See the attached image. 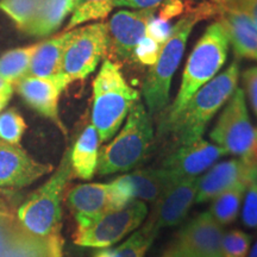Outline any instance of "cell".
<instances>
[{"label": "cell", "mask_w": 257, "mask_h": 257, "mask_svg": "<svg viewBox=\"0 0 257 257\" xmlns=\"http://www.w3.org/2000/svg\"><path fill=\"white\" fill-rule=\"evenodd\" d=\"M214 16L216 5L212 0H204L197 5L193 3L174 24L172 36L163 44L159 60L152 66L143 85L148 113H159L168 105L172 79L184 56L193 28L198 22L214 18Z\"/></svg>", "instance_id": "obj_1"}, {"label": "cell", "mask_w": 257, "mask_h": 257, "mask_svg": "<svg viewBox=\"0 0 257 257\" xmlns=\"http://www.w3.org/2000/svg\"><path fill=\"white\" fill-rule=\"evenodd\" d=\"M229 44L225 30L218 22L208 25L188 57L178 95L167 112L161 131L168 130L178 119L192 96L217 76L226 62Z\"/></svg>", "instance_id": "obj_2"}, {"label": "cell", "mask_w": 257, "mask_h": 257, "mask_svg": "<svg viewBox=\"0 0 257 257\" xmlns=\"http://www.w3.org/2000/svg\"><path fill=\"white\" fill-rule=\"evenodd\" d=\"M138 100L140 92L128 85L119 64L106 59L93 81L92 125L100 143L117 134Z\"/></svg>", "instance_id": "obj_3"}, {"label": "cell", "mask_w": 257, "mask_h": 257, "mask_svg": "<svg viewBox=\"0 0 257 257\" xmlns=\"http://www.w3.org/2000/svg\"><path fill=\"white\" fill-rule=\"evenodd\" d=\"M238 79L239 64L233 61L223 73L214 76L192 96L175 123L167 131L175 134L181 146L201 140L208 121L236 91Z\"/></svg>", "instance_id": "obj_4"}, {"label": "cell", "mask_w": 257, "mask_h": 257, "mask_svg": "<svg viewBox=\"0 0 257 257\" xmlns=\"http://www.w3.org/2000/svg\"><path fill=\"white\" fill-rule=\"evenodd\" d=\"M154 141L150 114L138 100L127 114L126 123L112 142L99 150L96 170L100 175L124 173L146 160Z\"/></svg>", "instance_id": "obj_5"}, {"label": "cell", "mask_w": 257, "mask_h": 257, "mask_svg": "<svg viewBox=\"0 0 257 257\" xmlns=\"http://www.w3.org/2000/svg\"><path fill=\"white\" fill-rule=\"evenodd\" d=\"M72 178L70 148H68L56 172L18 208L17 219L28 232L41 237L61 234L62 199Z\"/></svg>", "instance_id": "obj_6"}, {"label": "cell", "mask_w": 257, "mask_h": 257, "mask_svg": "<svg viewBox=\"0 0 257 257\" xmlns=\"http://www.w3.org/2000/svg\"><path fill=\"white\" fill-rule=\"evenodd\" d=\"M64 48L57 79L66 89L76 80L94 72L107 49L106 23H93L73 29Z\"/></svg>", "instance_id": "obj_7"}, {"label": "cell", "mask_w": 257, "mask_h": 257, "mask_svg": "<svg viewBox=\"0 0 257 257\" xmlns=\"http://www.w3.org/2000/svg\"><path fill=\"white\" fill-rule=\"evenodd\" d=\"M210 138L226 155L240 159H257V131L252 126L242 88L236 91L226 102Z\"/></svg>", "instance_id": "obj_8"}, {"label": "cell", "mask_w": 257, "mask_h": 257, "mask_svg": "<svg viewBox=\"0 0 257 257\" xmlns=\"http://www.w3.org/2000/svg\"><path fill=\"white\" fill-rule=\"evenodd\" d=\"M148 213L146 202L134 200L88 221L76 224L74 243L87 248H110L143 223Z\"/></svg>", "instance_id": "obj_9"}, {"label": "cell", "mask_w": 257, "mask_h": 257, "mask_svg": "<svg viewBox=\"0 0 257 257\" xmlns=\"http://www.w3.org/2000/svg\"><path fill=\"white\" fill-rule=\"evenodd\" d=\"M157 9H144L127 11L120 10L111 16L106 23L107 49L110 59L115 61H133L136 46L146 36L150 19L155 16Z\"/></svg>", "instance_id": "obj_10"}, {"label": "cell", "mask_w": 257, "mask_h": 257, "mask_svg": "<svg viewBox=\"0 0 257 257\" xmlns=\"http://www.w3.org/2000/svg\"><path fill=\"white\" fill-rule=\"evenodd\" d=\"M174 182L165 169H142L121 175L110 182L112 207H124L134 200L157 202Z\"/></svg>", "instance_id": "obj_11"}, {"label": "cell", "mask_w": 257, "mask_h": 257, "mask_svg": "<svg viewBox=\"0 0 257 257\" xmlns=\"http://www.w3.org/2000/svg\"><path fill=\"white\" fill-rule=\"evenodd\" d=\"M226 153L216 144L199 140L187 146H181L176 152L168 156L163 163L172 182L199 178Z\"/></svg>", "instance_id": "obj_12"}, {"label": "cell", "mask_w": 257, "mask_h": 257, "mask_svg": "<svg viewBox=\"0 0 257 257\" xmlns=\"http://www.w3.org/2000/svg\"><path fill=\"white\" fill-rule=\"evenodd\" d=\"M53 166L38 162L19 144L0 141V187L23 188L49 174Z\"/></svg>", "instance_id": "obj_13"}, {"label": "cell", "mask_w": 257, "mask_h": 257, "mask_svg": "<svg viewBox=\"0 0 257 257\" xmlns=\"http://www.w3.org/2000/svg\"><path fill=\"white\" fill-rule=\"evenodd\" d=\"M216 5V22L226 34L234 55L257 60V29L250 18L231 0H212Z\"/></svg>", "instance_id": "obj_14"}, {"label": "cell", "mask_w": 257, "mask_h": 257, "mask_svg": "<svg viewBox=\"0 0 257 257\" xmlns=\"http://www.w3.org/2000/svg\"><path fill=\"white\" fill-rule=\"evenodd\" d=\"M257 170V159H233L212 166L205 175L199 178L195 202L213 200L221 193L242 182H249Z\"/></svg>", "instance_id": "obj_15"}, {"label": "cell", "mask_w": 257, "mask_h": 257, "mask_svg": "<svg viewBox=\"0 0 257 257\" xmlns=\"http://www.w3.org/2000/svg\"><path fill=\"white\" fill-rule=\"evenodd\" d=\"M224 229L207 212L193 218L178 234L175 245L193 257H223L221 240Z\"/></svg>", "instance_id": "obj_16"}, {"label": "cell", "mask_w": 257, "mask_h": 257, "mask_svg": "<svg viewBox=\"0 0 257 257\" xmlns=\"http://www.w3.org/2000/svg\"><path fill=\"white\" fill-rule=\"evenodd\" d=\"M17 91L30 107L55 123L63 134H67V128L59 113L60 96L64 91V87L57 76H25L17 83Z\"/></svg>", "instance_id": "obj_17"}, {"label": "cell", "mask_w": 257, "mask_h": 257, "mask_svg": "<svg viewBox=\"0 0 257 257\" xmlns=\"http://www.w3.org/2000/svg\"><path fill=\"white\" fill-rule=\"evenodd\" d=\"M199 178L180 180L172 184L156 202V216L152 217L157 229L181 224L195 202Z\"/></svg>", "instance_id": "obj_18"}, {"label": "cell", "mask_w": 257, "mask_h": 257, "mask_svg": "<svg viewBox=\"0 0 257 257\" xmlns=\"http://www.w3.org/2000/svg\"><path fill=\"white\" fill-rule=\"evenodd\" d=\"M67 204L76 224L88 221L113 210L110 184H82L74 186L67 194Z\"/></svg>", "instance_id": "obj_19"}, {"label": "cell", "mask_w": 257, "mask_h": 257, "mask_svg": "<svg viewBox=\"0 0 257 257\" xmlns=\"http://www.w3.org/2000/svg\"><path fill=\"white\" fill-rule=\"evenodd\" d=\"M62 249L63 239L61 234L36 236L28 232L21 225L4 257H62Z\"/></svg>", "instance_id": "obj_20"}, {"label": "cell", "mask_w": 257, "mask_h": 257, "mask_svg": "<svg viewBox=\"0 0 257 257\" xmlns=\"http://www.w3.org/2000/svg\"><path fill=\"white\" fill-rule=\"evenodd\" d=\"M100 140L95 127L87 125L82 131L74 147L70 149L73 176L81 180H91L98 167Z\"/></svg>", "instance_id": "obj_21"}, {"label": "cell", "mask_w": 257, "mask_h": 257, "mask_svg": "<svg viewBox=\"0 0 257 257\" xmlns=\"http://www.w3.org/2000/svg\"><path fill=\"white\" fill-rule=\"evenodd\" d=\"M69 36L70 31H64L61 35L38 44L27 76H36V78L56 76Z\"/></svg>", "instance_id": "obj_22"}, {"label": "cell", "mask_w": 257, "mask_h": 257, "mask_svg": "<svg viewBox=\"0 0 257 257\" xmlns=\"http://www.w3.org/2000/svg\"><path fill=\"white\" fill-rule=\"evenodd\" d=\"M73 11V0H41L38 11L25 34L44 37L54 34Z\"/></svg>", "instance_id": "obj_23"}, {"label": "cell", "mask_w": 257, "mask_h": 257, "mask_svg": "<svg viewBox=\"0 0 257 257\" xmlns=\"http://www.w3.org/2000/svg\"><path fill=\"white\" fill-rule=\"evenodd\" d=\"M157 232H159V229L156 227L155 223L150 219L119 246L101 250L96 252L94 257H144L155 240Z\"/></svg>", "instance_id": "obj_24"}, {"label": "cell", "mask_w": 257, "mask_h": 257, "mask_svg": "<svg viewBox=\"0 0 257 257\" xmlns=\"http://www.w3.org/2000/svg\"><path fill=\"white\" fill-rule=\"evenodd\" d=\"M250 181V180H249ZM249 182H242L229 191L221 193L217 198L212 200L208 213L219 223L221 226L229 225L236 221L238 218L240 205H242L244 193Z\"/></svg>", "instance_id": "obj_25"}, {"label": "cell", "mask_w": 257, "mask_h": 257, "mask_svg": "<svg viewBox=\"0 0 257 257\" xmlns=\"http://www.w3.org/2000/svg\"><path fill=\"white\" fill-rule=\"evenodd\" d=\"M38 44L10 50L0 57V78L15 85L28 75Z\"/></svg>", "instance_id": "obj_26"}, {"label": "cell", "mask_w": 257, "mask_h": 257, "mask_svg": "<svg viewBox=\"0 0 257 257\" xmlns=\"http://www.w3.org/2000/svg\"><path fill=\"white\" fill-rule=\"evenodd\" d=\"M115 8V0H73L72 17L66 31L92 21L104 19Z\"/></svg>", "instance_id": "obj_27"}, {"label": "cell", "mask_w": 257, "mask_h": 257, "mask_svg": "<svg viewBox=\"0 0 257 257\" xmlns=\"http://www.w3.org/2000/svg\"><path fill=\"white\" fill-rule=\"evenodd\" d=\"M40 3L41 0H0V10L25 32L36 17Z\"/></svg>", "instance_id": "obj_28"}, {"label": "cell", "mask_w": 257, "mask_h": 257, "mask_svg": "<svg viewBox=\"0 0 257 257\" xmlns=\"http://www.w3.org/2000/svg\"><path fill=\"white\" fill-rule=\"evenodd\" d=\"M27 130L24 118L15 108L0 113V141L9 144H19Z\"/></svg>", "instance_id": "obj_29"}, {"label": "cell", "mask_w": 257, "mask_h": 257, "mask_svg": "<svg viewBox=\"0 0 257 257\" xmlns=\"http://www.w3.org/2000/svg\"><path fill=\"white\" fill-rule=\"evenodd\" d=\"M251 237L240 230H231L224 233L221 240L223 257H248Z\"/></svg>", "instance_id": "obj_30"}, {"label": "cell", "mask_w": 257, "mask_h": 257, "mask_svg": "<svg viewBox=\"0 0 257 257\" xmlns=\"http://www.w3.org/2000/svg\"><path fill=\"white\" fill-rule=\"evenodd\" d=\"M243 200L242 223L246 229L257 232V170L246 186Z\"/></svg>", "instance_id": "obj_31"}, {"label": "cell", "mask_w": 257, "mask_h": 257, "mask_svg": "<svg viewBox=\"0 0 257 257\" xmlns=\"http://www.w3.org/2000/svg\"><path fill=\"white\" fill-rule=\"evenodd\" d=\"M163 46H160L152 38L144 36L138 42L133 54V61L143 66H154L159 60L161 49Z\"/></svg>", "instance_id": "obj_32"}, {"label": "cell", "mask_w": 257, "mask_h": 257, "mask_svg": "<svg viewBox=\"0 0 257 257\" xmlns=\"http://www.w3.org/2000/svg\"><path fill=\"white\" fill-rule=\"evenodd\" d=\"M19 226L21 224L14 214L10 213L8 210L0 208V257H4Z\"/></svg>", "instance_id": "obj_33"}, {"label": "cell", "mask_w": 257, "mask_h": 257, "mask_svg": "<svg viewBox=\"0 0 257 257\" xmlns=\"http://www.w3.org/2000/svg\"><path fill=\"white\" fill-rule=\"evenodd\" d=\"M173 27H174V24L163 21L162 18L157 17V16H154L147 27L146 36L152 38L160 46H163L168 41V38L172 36Z\"/></svg>", "instance_id": "obj_34"}, {"label": "cell", "mask_w": 257, "mask_h": 257, "mask_svg": "<svg viewBox=\"0 0 257 257\" xmlns=\"http://www.w3.org/2000/svg\"><path fill=\"white\" fill-rule=\"evenodd\" d=\"M243 83L250 105L257 115V67H251L243 73Z\"/></svg>", "instance_id": "obj_35"}, {"label": "cell", "mask_w": 257, "mask_h": 257, "mask_svg": "<svg viewBox=\"0 0 257 257\" xmlns=\"http://www.w3.org/2000/svg\"><path fill=\"white\" fill-rule=\"evenodd\" d=\"M166 0H115L117 6H126V8L144 10V9H157L162 5Z\"/></svg>", "instance_id": "obj_36"}, {"label": "cell", "mask_w": 257, "mask_h": 257, "mask_svg": "<svg viewBox=\"0 0 257 257\" xmlns=\"http://www.w3.org/2000/svg\"><path fill=\"white\" fill-rule=\"evenodd\" d=\"M240 11L244 12L257 29V0H231Z\"/></svg>", "instance_id": "obj_37"}, {"label": "cell", "mask_w": 257, "mask_h": 257, "mask_svg": "<svg viewBox=\"0 0 257 257\" xmlns=\"http://www.w3.org/2000/svg\"><path fill=\"white\" fill-rule=\"evenodd\" d=\"M12 94H14V86H10V87L0 91V113L6 107Z\"/></svg>", "instance_id": "obj_38"}, {"label": "cell", "mask_w": 257, "mask_h": 257, "mask_svg": "<svg viewBox=\"0 0 257 257\" xmlns=\"http://www.w3.org/2000/svg\"><path fill=\"white\" fill-rule=\"evenodd\" d=\"M162 256L163 257H180V250L178 249V246L176 245H173L172 248L167 250Z\"/></svg>", "instance_id": "obj_39"}, {"label": "cell", "mask_w": 257, "mask_h": 257, "mask_svg": "<svg viewBox=\"0 0 257 257\" xmlns=\"http://www.w3.org/2000/svg\"><path fill=\"white\" fill-rule=\"evenodd\" d=\"M10 86H14V85H11V83L6 82L4 79L0 78V91H3V89H5V88L10 87Z\"/></svg>", "instance_id": "obj_40"}, {"label": "cell", "mask_w": 257, "mask_h": 257, "mask_svg": "<svg viewBox=\"0 0 257 257\" xmlns=\"http://www.w3.org/2000/svg\"><path fill=\"white\" fill-rule=\"evenodd\" d=\"M249 257H257V242L253 244L252 249L250 250V253L248 255Z\"/></svg>", "instance_id": "obj_41"}, {"label": "cell", "mask_w": 257, "mask_h": 257, "mask_svg": "<svg viewBox=\"0 0 257 257\" xmlns=\"http://www.w3.org/2000/svg\"><path fill=\"white\" fill-rule=\"evenodd\" d=\"M0 208H2V210H8V206H6V202L3 200L2 198H0Z\"/></svg>", "instance_id": "obj_42"}, {"label": "cell", "mask_w": 257, "mask_h": 257, "mask_svg": "<svg viewBox=\"0 0 257 257\" xmlns=\"http://www.w3.org/2000/svg\"><path fill=\"white\" fill-rule=\"evenodd\" d=\"M179 249V248H178ZM180 257H193L191 255H187V253H184L182 251H180Z\"/></svg>", "instance_id": "obj_43"}, {"label": "cell", "mask_w": 257, "mask_h": 257, "mask_svg": "<svg viewBox=\"0 0 257 257\" xmlns=\"http://www.w3.org/2000/svg\"><path fill=\"white\" fill-rule=\"evenodd\" d=\"M162 257H163V256H162Z\"/></svg>", "instance_id": "obj_44"}]
</instances>
